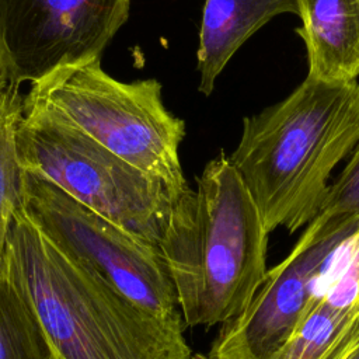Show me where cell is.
Here are the masks:
<instances>
[{
  "mask_svg": "<svg viewBox=\"0 0 359 359\" xmlns=\"http://www.w3.org/2000/svg\"><path fill=\"white\" fill-rule=\"evenodd\" d=\"M3 276L36 317L55 359H189L184 320H161L59 250L20 208Z\"/></svg>",
  "mask_w": 359,
  "mask_h": 359,
  "instance_id": "6da1fadb",
  "label": "cell"
},
{
  "mask_svg": "<svg viewBox=\"0 0 359 359\" xmlns=\"http://www.w3.org/2000/svg\"><path fill=\"white\" fill-rule=\"evenodd\" d=\"M359 143V81L306 77L285 100L243 119L229 156L269 233H294L321 210L330 177Z\"/></svg>",
  "mask_w": 359,
  "mask_h": 359,
  "instance_id": "7a4b0ae2",
  "label": "cell"
},
{
  "mask_svg": "<svg viewBox=\"0 0 359 359\" xmlns=\"http://www.w3.org/2000/svg\"><path fill=\"white\" fill-rule=\"evenodd\" d=\"M269 231L230 157L220 153L174 202L158 241L185 327L241 314L262 285Z\"/></svg>",
  "mask_w": 359,
  "mask_h": 359,
  "instance_id": "3957f363",
  "label": "cell"
},
{
  "mask_svg": "<svg viewBox=\"0 0 359 359\" xmlns=\"http://www.w3.org/2000/svg\"><path fill=\"white\" fill-rule=\"evenodd\" d=\"M24 104L59 114L125 161L161 180L175 199L189 188L178 156L185 122L165 108L156 79L122 83L94 59L60 67L34 83Z\"/></svg>",
  "mask_w": 359,
  "mask_h": 359,
  "instance_id": "277c9868",
  "label": "cell"
},
{
  "mask_svg": "<svg viewBox=\"0 0 359 359\" xmlns=\"http://www.w3.org/2000/svg\"><path fill=\"white\" fill-rule=\"evenodd\" d=\"M17 150L24 171L45 178L136 238L158 244L175 202L161 180L41 105L24 104Z\"/></svg>",
  "mask_w": 359,
  "mask_h": 359,
  "instance_id": "5b68a950",
  "label": "cell"
},
{
  "mask_svg": "<svg viewBox=\"0 0 359 359\" xmlns=\"http://www.w3.org/2000/svg\"><path fill=\"white\" fill-rule=\"evenodd\" d=\"M21 184V209L59 250L153 316L182 318L157 244L136 238L39 175L22 171Z\"/></svg>",
  "mask_w": 359,
  "mask_h": 359,
  "instance_id": "8992f818",
  "label": "cell"
},
{
  "mask_svg": "<svg viewBox=\"0 0 359 359\" xmlns=\"http://www.w3.org/2000/svg\"><path fill=\"white\" fill-rule=\"evenodd\" d=\"M359 231V216L317 215L290 252L266 271L247 309L222 324L212 359H269L297 330L318 294V286Z\"/></svg>",
  "mask_w": 359,
  "mask_h": 359,
  "instance_id": "52a82bcc",
  "label": "cell"
},
{
  "mask_svg": "<svg viewBox=\"0 0 359 359\" xmlns=\"http://www.w3.org/2000/svg\"><path fill=\"white\" fill-rule=\"evenodd\" d=\"M130 0H0V53L15 84L94 59L123 25Z\"/></svg>",
  "mask_w": 359,
  "mask_h": 359,
  "instance_id": "ba28073f",
  "label": "cell"
},
{
  "mask_svg": "<svg viewBox=\"0 0 359 359\" xmlns=\"http://www.w3.org/2000/svg\"><path fill=\"white\" fill-rule=\"evenodd\" d=\"M307 76L331 83L359 77V0H297Z\"/></svg>",
  "mask_w": 359,
  "mask_h": 359,
  "instance_id": "9c48e42d",
  "label": "cell"
},
{
  "mask_svg": "<svg viewBox=\"0 0 359 359\" xmlns=\"http://www.w3.org/2000/svg\"><path fill=\"white\" fill-rule=\"evenodd\" d=\"M280 14H299L297 0H205L198 46L199 91L212 94L233 55Z\"/></svg>",
  "mask_w": 359,
  "mask_h": 359,
  "instance_id": "30bf717a",
  "label": "cell"
},
{
  "mask_svg": "<svg viewBox=\"0 0 359 359\" xmlns=\"http://www.w3.org/2000/svg\"><path fill=\"white\" fill-rule=\"evenodd\" d=\"M359 341V302L320 290L304 320L269 359H345Z\"/></svg>",
  "mask_w": 359,
  "mask_h": 359,
  "instance_id": "8fae6325",
  "label": "cell"
},
{
  "mask_svg": "<svg viewBox=\"0 0 359 359\" xmlns=\"http://www.w3.org/2000/svg\"><path fill=\"white\" fill-rule=\"evenodd\" d=\"M18 87L0 102V279L10 229L21 208L24 170L17 150V128L24 114V98Z\"/></svg>",
  "mask_w": 359,
  "mask_h": 359,
  "instance_id": "7c38bea8",
  "label": "cell"
},
{
  "mask_svg": "<svg viewBox=\"0 0 359 359\" xmlns=\"http://www.w3.org/2000/svg\"><path fill=\"white\" fill-rule=\"evenodd\" d=\"M42 328L22 296L0 279V359H52Z\"/></svg>",
  "mask_w": 359,
  "mask_h": 359,
  "instance_id": "4fadbf2b",
  "label": "cell"
},
{
  "mask_svg": "<svg viewBox=\"0 0 359 359\" xmlns=\"http://www.w3.org/2000/svg\"><path fill=\"white\" fill-rule=\"evenodd\" d=\"M320 216H359V143L339 175L330 184Z\"/></svg>",
  "mask_w": 359,
  "mask_h": 359,
  "instance_id": "5bb4252c",
  "label": "cell"
},
{
  "mask_svg": "<svg viewBox=\"0 0 359 359\" xmlns=\"http://www.w3.org/2000/svg\"><path fill=\"white\" fill-rule=\"evenodd\" d=\"M18 84H15L11 77H10V73L4 65V60L1 57V53H0V102L6 98V95L14 88L17 87Z\"/></svg>",
  "mask_w": 359,
  "mask_h": 359,
  "instance_id": "9a60e30c",
  "label": "cell"
},
{
  "mask_svg": "<svg viewBox=\"0 0 359 359\" xmlns=\"http://www.w3.org/2000/svg\"><path fill=\"white\" fill-rule=\"evenodd\" d=\"M345 359H359V341L353 346V349L349 352V355Z\"/></svg>",
  "mask_w": 359,
  "mask_h": 359,
  "instance_id": "2e32d148",
  "label": "cell"
},
{
  "mask_svg": "<svg viewBox=\"0 0 359 359\" xmlns=\"http://www.w3.org/2000/svg\"><path fill=\"white\" fill-rule=\"evenodd\" d=\"M189 359H212L209 355H203V353H192Z\"/></svg>",
  "mask_w": 359,
  "mask_h": 359,
  "instance_id": "e0dca14e",
  "label": "cell"
},
{
  "mask_svg": "<svg viewBox=\"0 0 359 359\" xmlns=\"http://www.w3.org/2000/svg\"><path fill=\"white\" fill-rule=\"evenodd\" d=\"M52 359H55V358H52Z\"/></svg>",
  "mask_w": 359,
  "mask_h": 359,
  "instance_id": "ac0fdd59",
  "label": "cell"
}]
</instances>
